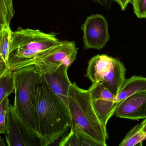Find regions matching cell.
Returning <instances> with one entry per match:
<instances>
[{"instance_id":"obj_2","label":"cell","mask_w":146,"mask_h":146,"mask_svg":"<svg viewBox=\"0 0 146 146\" xmlns=\"http://www.w3.org/2000/svg\"><path fill=\"white\" fill-rule=\"evenodd\" d=\"M53 33L19 27L12 31L8 56L5 64L12 71L35 64L54 48L61 44Z\"/></svg>"},{"instance_id":"obj_8","label":"cell","mask_w":146,"mask_h":146,"mask_svg":"<svg viewBox=\"0 0 146 146\" xmlns=\"http://www.w3.org/2000/svg\"><path fill=\"white\" fill-rule=\"evenodd\" d=\"M88 91L94 109L101 123L106 127L119 103L115 96L100 83L92 84Z\"/></svg>"},{"instance_id":"obj_3","label":"cell","mask_w":146,"mask_h":146,"mask_svg":"<svg viewBox=\"0 0 146 146\" xmlns=\"http://www.w3.org/2000/svg\"><path fill=\"white\" fill-rule=\"evenodd\" d=\"M68 108L71 117L70 128L82 131L101 146H106L109 139L106 127L98 118L91 102L88 90L72 83L68 95Z\"/></svg>"},{"instance_id":"obj_13","label":"cell","mask_w":146,"mask_h":146,"mask_svg":"<svg viewBox=\"0 0 146 146\" xmlns=\"http://www.w3.org/2000/svg\"><path fill=\"white\" fill-rule=\"evenodd\" d=\"M70 133L62 139L60 146H101L100 143L80 130L70 128Z\"/></svg>"},{"instance_id":"obj_20","label":"cell","mask_w":146,"mask_h":146,"mask_svg":"<svg viewBox=\"0 0 146 146\" xmlns=\"http://www.w3.org/2000/svg\"><path fill=\"white\" fill-rule=\"evenodd\" d=\"M95 3H98L107 9H110L112 7V3L114 0H93Z\"/></svg>"},{"instance_id":"obj_23","label":"cell","mask_w":146,"mask_h":146,"mask_svg":"<svg viewBox=\"0 0 146 146\" xmlns=\"http://www.w3.org/2000/svg\"><path fill=\"white\" fill-rule=\"evenodd\" d=\"M140 124L142 127V130L146 133V118L144 119L143 121Z\"/></svg>"},{"instance_id":"obj_24","label":"cell","mask_w":146,"mask_h":146,"mask_svg":"<svg viewBox=\"0 0 146 146\" xmlns=\"http://www.w3.org/2000/svg\"><path fill=\"white\" fill-rule=\"evenodd\" d=\"M5 68H6V66L5 64L3 63H0V75L3 72Z\"/></svg>"},{"instance_id":"obj_16","label":"cell","mask_w":146,"mask_h":146,"mask_svg":"<svg viewBox=\"0 0 146 146\" xmlns=\"http://www.w3.org/2000/svg\"><path fill=\"white\" fill-rule=\"evenodd\" d=\"M12 33L10 26H4L0 30V63L5 65L8 56Z\"/></svg>"},{"instance_id":"obj_9","label":"cell","mask_w":146,"mask_h":146,"mask_svg":"<svg viewBox=\"0 0 146 146\" xmlns=\"http://www.w3.org/2000/svg\"><path fill=\"white\" fill-rule=\"evenodd\" d=\"M36 66L42 70L44 78L52 91L68 108V92L72 84L68 75L69 66L64 64L56 66Z\"/></svg>"},{"instance_id":"obj_17","label":"cell","mask_w":146,"mask_h":146,"mask_svg":"<svg viewBox=\"0 0 146 146\" xmlns=\"http://www.w3.org/2000/svg\"><path fill=\"white\" fill-rule=\"evenodd\" d=\"M14 14L13 0H0V30L4 26H10Z\"/></svg>"},{"instance_id":"obj_4","label":"cell","mask_w":146,"mask_h":146,"mask_svg":"<svg viewBox=\"0 0 146 146\" xmlns=\"http://www.w3.org/2000/svg\"><path fill=\"white\" fill-rule=\"evenodd\" d=\"M13 72L15 93L14 106L22 121L38 139L33 111V93L42 72L34 64Z\"/></svg>"},{"instance_id":"obj_22","label":"cell","mask_w":146,"mask_h":146,"mask_svg":"<svg viewBox=\"0 0 146 146\" xmlns=\"http://www.w3.org/2000/svg\"><path fill=\"white\" fill-rule=\"evenodd\" d=\"M118 3L122 11H124L129 3H132V0H114Z\"/></svg>"},{"instance_id":"obj_15","label":"cell","mask_w":146,"mask_h":146,"mask_svg":"<svg viewBox=\"0 0 146 146\" xmlns=\"http://www.w3.org/2000/svg\"><path fill=\"white\" fill-rule=\"evenodd\" d=\"M15 93L13 71L5 68L0 75V103L3 99Z\"/></svg>"},{"instance_id":"obj_6","label":"cell","mask_w":146,"mask_h":146,"mask_svg":"<svg viewBox=\"0 0 146 146\" xmlns=\"http://www.w3.org/2000/svg\"><path fill=\"white\" fill-rule=\"evenodd\" d=\"M107 20L100 14L88 17L82 26L85 49H94L100 50L110 39Z\"/></svg>"},{"instance_id":"obj_11","label":"cell","mask_w":146,"mask_h":146,"mask_svg":"<svg viewBox=\"0 0 146 146\" xmlns=\"http://www.w3.org/2000/svg\"><path fill=\"white\" fill-rule=\"evenodd\" d=\"M78 50L74 41H62L61 44L53 49L35 65L56 66L64 64L70 67L76 60Z\"/></svg>"},{"instance_id":"obj_5","label":"cell","mask_w":146,"mask_h":146,"mask_svg":"<svg viewBox=\"0 0 146 146\" xmlns=\"http://www.w3.org/2000/svg\"><path fill=\"white\" fill-rule=\"evenodd\" d=\"M126 71L124 64L119 59L98 55L89 61L86 76L92 84L103 85L116 97L127 79Z\"/></svg>"},{"instance_id":"obj_7","label":"cell","mask_w":146,"mask_h":146,"mask_svg":"<svg viewBox=\"0 0 146 146\" xmlns=\"http://www.w3.org/2000/svg\"><path fill=\"white\" fill-rule=\"evenodd\" d=\"M6 141L9 146H32L37 137L19 116L15 106L9 105L6 113Z\"/></svg>"},{"instance_id":"obj_1","label":"cell","mask_w":146,"mask_h":146,"mask_svg":"<svg viewBox=\"0 0 146 146\" xmlns=\"http://www.w3.org/2000/svg\"><path fill=\"white\" fill-rule=\"evenodd\" d=\"M33 107L38 139L41 146L53 144L70 128L69 109L50 88L43 73L34 88Z\"/></svg>"},{"instance_id":"obj_18","label":"cell","mask_w":146,"mask_h":146,"mask_svg":"<svg viewBox=\"0 0 146 146\" xmlns=\"http://www.w3.org/2000/svg\"><path fill=\"white\" fill-rule=\"evenodd\" d=\"M134 13L139 19L146 18V0H132Z\"/></svg>"},{"instance_id":"obj_25","label":"cell","mask_w":146,"mask_h":146,"mask_svg":"<svg viewBox=\"0 0 146 146\" xmlns=\"http://www.w3.org/2000/svg\"><path fill=\"white\" fill-rule=\"evenodd\" d=\"M5 142H4V139L2 138L1 136H0V146H5Z\"/></svg>"},{"instance_id":"obj_10","label":"cell","mask_w":146,"mask_h":146,"mask_svg":"<svg viewBox=\"0 0 146 146\" xmlns=\"http://www.w3.org/2000/svg\"><path fill=\"white\" fill-rule=\"evenodd\" d=\"M115 114L117 117L124 119H145L146 92L133 94L119 103Z\"/></svg>"},{"instance_id":"obj_19","label":"cell","mask_w":146,"mask_h":146,"mask_svg":"<svg viewBox=\"0 0 146 146\" xmlns=\"http://www.w3.org/2000/svg\"><path fill=\"white\" fill-rule=\"evenodd\" d=\"M6 113H7V110L4 111L0 115V134H5L7 132Z\"/></svg>"},{"instance_id":"obj_12","label":"cell","mask_w":146,"mask_h":146,"mask_svg":"<svg viewBox=\"0 0 146 146\" xmlns=\"http://www.w3.org/2000/svg\"><path fill=\"white\" fill-rule=\"evenodd\" d=\"M143 92H146V77L134 75L126 79L116 101L119 103L133 94Z\"/></svg>"},{"instance_id":"obj_21","label":"cell","mask_w":146,"mask_h":146,"mask_svg":"<svg viewBox=\"0 0 146 146\" xmlns=\"http://www.w3.org/2000/svg\"><path fill=\"white\" fill-rule=\"evenodd\" d=\"M9 96L5 97L0 103V115L4 111L7 110L8 107L10 105Z\"/></svg>"},{"instance_id":"obj_14","label":"cell","mask_w":146,"mask_h":146,"mask_svg":"<svg viewBox=\"0 0 146 146\" xmlns=\"http://www.w3.org/2000/svg\"><path fill=\"white\" fill-rule=\"evenodd\" d=\"M146 139V133L142 130L141 124H137L126 135L119 146H142Z\"/></svg>"}]
</instances>
